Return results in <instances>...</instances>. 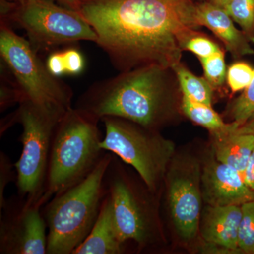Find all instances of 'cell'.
Here are the masks:
<instances>
[{
	"label": "cell",
	"mask_w": 254,
	"mask_h": 254,
	"mask_svg": "<svg viewBox=\"0 0 254 254\" xmlns=\"http://www.w3.org/2000/svg\"><path fill=\"white\" fill-rule=\"evenodd\" d=\"M65 7L80 12L81 11V0H57Z\"/></svg>",
	"instance_id": "f546056e"
},
{
	"label": "cell",
	"mask_w": 254,
	"mask_h": 254,
	"mask_svg": "<svg viewBox=\"0 0 254 254\" xmlns=\"http://www.w3.org/2000/svg\"><path fill=\"white\" fill-rule=\"evenodd\" d=\"M204 70L205 79L213 88L221 86L226 76L225 57L222 50L208 57L199 58Z\"/></svg>",
	"instance_id": "603a6c76"
},
{
	"label": "cell",
	"mask_w": 254,
	"mask_h": 254,
	"mask_svg": "<svg viewBox=\"0 0 254 254\" xmlns=\"http://www.w3.org/2000/svg\"><path fill=\"white\" fill-rule=\"evenodd\" d=\"M123 163L113 154L105 174V189L111 199L114 220L120 240L126 244L136 242L143 247L155 238L150 200V193L153 191L146 185L141 189L135 184Z\"/></svg>",
	"instance_id": "ba28073f"
},
{
	"label": "cell",
	"mask_w": 254,
	"mask_h": 254,
	"mask_svg": "<svg viewBox=\"0 0 254 254\" xmlns=\"http://www.w3.org/2000/svg\"><path fill=\"white\" fill-rule=\"evenodd\" d=\"M196 20L198 26H204L213 31L235 56L253 54L247 36L234 26L232 18L223 8L213 3L196 5Z\"/></svg>",
	"instance_id": "5bb4252c"
},
{
	"label": "cell",
	"mask_w": 254,
	"mask_h": 254,
	"mask_svg": "<svg viewBox=\"0 0 254 254\" xmlns=\"http://www.w3.org/2000/svg\"><path fill=\"white\" fill-rule=\"evenodd\" d=\"M46 64L50 72L57 77L63 75L76 76L84 69L83 55L75 48H68L50 53Z\"/></svg>",
	"instance_id": "d6986e66"
},
{
	"label": "cell",
	"mask_w": 254,
	"mask_h": 254,
	"mask_svg": "<svg viewBox=\"0 0 254 254\" xmlns=\"http://www.w3.org/2000/svg\"><path fill=\"white\" fill-rule=\"evenodd\" d=\"M14 1H17L18 3H23L28 1V0H14Z\"/></svg>",
	"instance_id": "1f68e13d"
},
{
	"label": "cell",
	"mask_w": 254,
	"mask_h": 254,
	"mask_svg": "<svg viewBox=\"0 0 254 254\" xmlns=\"http://www.w3.org/2000/svg\"><path fill=\"white\" fill-rule=\"evenodd\" d=\"M203 200L212 206L242 205L254 200V190L235 169L218 161L213 154L201 169Z\"/></svg>",
	"instance_id": "7c38bea8"
},
{
	"label": "cell",
	"mask_w": 254,
	"mask_h": 254,
	"mask_svg": "<svg viewBox=\"0 0 254 254\" xmlns=\"http://www.w3.org/2000/svg\"><path fill=\"white\" fill-rule=\"evenodd\" d=\"M182 109L190 120L205 127L211 133L232 131L240 126L236 122L230 124L224 123L211 105L198 103L185 95L182 98Z\"/></svg>",
	"instance_id": "e0dca14e"
},
{
	"label": "cell",
	"mask_w": 254,
	"mask_h": 254,
	"mask_svg": "<svg viewBox=\"0 0 254 254\" xmlns=\"http://www.w3.org/2000/svg\"><path fill=\"white\" fill-rule=\"evenodd\" d=\"M0 55L17 81L23 101L63 113L72 108L71 87L52 74L30 42L4 21L0 25Z\"/></svg>",
	"instance_id": "52a82bcc"
},
{
	"label": "cell",
	"mask_w": 254,
	"mask_h": 254,
	"mask_svg": "<svg viewBox=\"0 0 254 254\" xmlns=\"http://www.w3.org/2000/svg\"><path fill=\"white\" fill-rule=\"evenodd\" d=\"M100 148L130 165L150 190H158L173 159L175 144L155 132L118 117L107 116Z\"/></svg>",
	"instance_id": "8992f818"
},
{
	"label": "cell",
	"mask_w": 254,
	"mask_h": 254,
	"mask_svg": "<svg viewBox=\"0 0 254 254\" xmlns=\"http://www.w3.org/2000/svg\"><path fill=\"white\" fill-rule=\"evenodd\" d=\"M183 50L192 52L198 58H208L221 50L216 43L196 32L187 40Z\"/></svg>",
	"instance_id": "484cf974"
},
{
	"label": "cell",
	"mask_w": 254,
	"mask_h": 254,
	"mask_svg": "<svg viewBox=\"0 0 254 254\" xmlns=\"http://www.w3.org/2000/svg\"><path fill=\"white\" fill-rule=\"evenodd\" d=\"M81 1L97 44L122 72L148 64L173 69L198 26L192 0Z\"/></svg>",
	"instance_id": "6da1fadb"
},
{
	"label": "cell",
	"mask_w": 254,
	"mask_h": 254,
	"mask_svg": "<svg viewBox=\"0 0 254 254\" xmlns=\"http://www.w3.org/2000/svg\"><path fill=\"white\" fill-rule=\"evenodd\" d=\"M167 70L157 64L145 65L95 82L78 98L75 108L100 120L118 117L155 130L166 113Z\"/></svg>",
	"instance_id": "7a4b0ae2"
},
{
	"label": "cell",
	"mask_w": 254,
	"mask_h": 254,
	"mask_svg": "<svg viewBox=\"0 0 254 254\" xmlns=\"http://www.w3.org/2000/svg\"><path fill=\"white\" fill-rule=\"evenodd\" d=\"M224 9L254 39V0H232Z\"/></svg>",
	"instance_id": "7402d4cb"
},
{
	"label": "cell",
	"mask_w": 254,
	"mask_h": 254,
	"mask_svg": "<svg viewBox=\"0 0 254 254\" xmlns=\"http://www.w3.org/2000/svg\"><path fill=\"white\" fill-rule=\"evenodd\" d=\"M43 205L22 197L0 209V254H46L48 232Z\"/></svg>",
	"instance_id": "8fae6325"
},
{
	"label": "cell",
	"mask_w": 254,
	"mask_h": 254,
	"mask_svg": "<svg viewBox=\"0 0 254 254\" xmlns=\"http://www.w3.org/2000/svg\"><path fill=\"white\" fill-rule=\"evenodd\" d=\"M126 245L119 237L111 199L106 191L94 226L72 254H121L125 252Z\"/></svg>",
	"instance_id": "9a60e30c"
},
{
	"label": "cell",
	"mask_w": 254,
	"mask_h": 254,
	"mask_svg": "<svg viewBox=\"0 0 254 254\" xmlns=\"http://www.w3.org/2000/svg\"><path fill=\"white\" fill-rule=\"evenodd\" d=\"M0 111L4 112L13 105L22 103L23 97L14 74L1 59Z\"/></svg>",
	"instance_id": "ffe728a7"
},
{
	"label": "cell",
	"mask_w": 254,
	"mask_h": 254,
	"mask_svg": "<svg viewBox=\"0 0 254 254\" xmlns=\"http://www.w3.org/2000/svg\"><path fill=\"white\" fill-rule=\"evenodd\" d=\"M254 68L244 63L234 64L227 73V83L232 92H238L245 90L252 81Z\"/></svg>",
	"instance_id": "d4e9b609"
},
{
	"label": "cell",
	"mask_w": 254,
	"mask_h": 254,
	"mask_svg": "<svg viewBox=\"0 0 254 254\" xmlns=\"http://www.w3.org/2000/svg\"><path fill=\"white\" fill-rule=\"evenodd\" d=\"M243 178L246 185L254 190V149L249 159Z\"/></svg>",
	"instance_id": "83f0119b"
},
{
	"label": "cell",
	"mask_w": 254,
	"mask_h": 254,
	"mask_svg": "<svg viewBox=\"0 0 254 254\" xmlns=\"http://www.w3.org/2000/svg\"><path fill=\"white\" fill-rule=\"evenodd\" d=\"M211 1L213 4L217 5V6H220V7L223 8L224 9V7H225L229 2H230L232 0H211Z\"/></svg>",
	"instance_id": "4dcf8cb0"
},
{
	"label": "cell",
	"mask_w": 254,
	"mask_h": 254,
	"mask_svg": "<svg viewBox=\"0 0 254 254\" xmlns=\"http://www.w3.org/2000/svg\"><path fill=\"white\" fill-rule=\"evenodd\" d=\"M242 205L212 206L207 205L200 216L199 231L207 244L226 249L231 253L240 252L238 234Z\"/></svg>",
	"instance_id": "4fadbf2b"
},
{
	"label": "cell",
	"mask_w": 254,
	"mask_h": 254,
	"mask_svg": "<svg viewBox=\"0 0 254 254\" xmlns=\"http://www.w3.org/2000/svg\"><path fill=\"white\" fill-rule=\"evenodd\" d=\"M235 130L212 133L213 154L218 161L235 169L243 177L254 149V136L237 133Z\"/></svg>",
	"instance_id": "2e32d148"
},
{
	"label": "cell",
	"mask_w": 254,
	"mask_h": 254,
	"mask_svg": "<svg viewBox=\"0 0 254 254\" xmlns=\"http://www.w3.org/2000/svg\"><path fill=\"white\" fill-rule=\"evenodd\" d=\"M14 163L2 150L0 151V209L4 206L6 199L5 198V190L11 182L16 180V171Z\"/></svg>",
	"instance_id": "4316f807"
},
{
	"label": "cell",
	"mask_w": 254,
	"mask_h": 254,
	"mask_svg": "<svg viewBox=\"0 0 254 254\" xmlns=\"http://www.w3.org/2000/svg\"><path fill=\"white\" fill-rule=\"evenodd\" d=\"M242 210L238 248L241 253L254 254V200L242 205Z\"/></svg>",
	"instance_id": "44dd1931"
},
{
	"label": "cell",
	"mask_w": 254,
	"mask_h": 254,
	"mask_svg": "<svg viewBox=\"0 0 254 254\" xmlns=\"http://www.w3.org/2000/svg\"><path fill=\"white\" fill-rule=\"evenodd\" d=\"M66 113L46 109L26 100L1 120L0 125L1 136L16 124L22 126V134L19 137L22 152L14 163L18 195L31 201L39 202L43 206L42 199L46 190L55 128Z\"/></svg>",
	"instance_id": "5b68a950"
},
{
	"label": "cell",
	"mask_w": 254,
	"mask_h": 254,
	"mask_svg": "<svg viewBox=\"0 0 254 254\" xmlns=\"http://www.w3.org/2000/svg\"><path fill=\"white\" fill-rule=\"evenodd\" d=\"M100 121L73 107L60 120L50 151L42 199L44 205L55 195L84 180L106 153L100 148L103 136L98 127Z\"/></svg>",
	"instance_id": "277c9868"
},
{
	"label": "cell",
	"mask_w": 254,
	"mask_h": 254,
	"mask_svg": "<svg viewBox=\"0 0 254 254\" xmlns=\"http://www.w3.org/2000/svg\"><path fill=\"white\" fill-rule=\"evenodd\" d=\"M113 156L106 152L88 177L55 195L43 206L47 254H72L88 236L106 195L105 174Z\"/></svg>",
	"instance_id": "3957f363"
},
{
	"label": "cell",
	"mask_w": 254,
	"mask_h": 254,
	"mask_svg": "<svg viewBox=\"0 0 254 254\" xmlns=\"http://www.w3.org/2000/svg\"><path fill=\"white\" fill-rule=\"evenodd\" d=\"M10 19L26 31L36 52L78 41H98L96 33L81 13L51 0L18 3Z\"/></svg>",
	"instance_id": "9c48e42d"
},
{
	"label": "cell",
	"mask_w": 254,
	"mask_h": 254,
	"mask_svg": "<svg viewBox=\"0 0 254 254\" xmlns=\"http://www.w3.org/2000/svg\"><path fill=\"white\" fill-rule=\"evenodd\" d=\"M235 131L237 133L251 134L254 136V115L248 121L239 127Z\"/></svg>",
	"instance_id": "f1b7e54d"
},
{
	"label": "cell",
	"mask_w": 254,
	"mask_h": 254,
	"mask_svg": "<svg viewBox=\"0 0 254 254\" xmlns=\"http://www.w3.org/2000/svg\"><path fill=\"white\" fill-rule=\"evenodd\" d=\"M167 197L170 216L177 235L185 242L194 240L199 232L202 213L201 167L190 156L177 158L169 165Z\"/></svg>",
	"instance_id": "30bf717a"
},
{
	"label": "cell",
	"mask_w": 254,
	"mask_h": 254,
	"mask_svg": "<svg viewBox=\"0 0 254 254\" xmlns=\"http://www.w3.org/2000/svg\"><path fill=\"white\" fill-rule=\"evenodd\" d=\"M173 69L180 82L183 95L198 103L211 105L213 87L206 79L197 77L180 63Z\"/></svg>",
	"instance_id": "ac0fdd59"
},
{
	"label": "cell",
	"mask_w": 254,
	"mask_h": 254,
	"mask_svg": "<svg viewBox=\"0 0 254 254\" xmlns=\"http://www.w3.org/2000/svg\"><path fill=\"white\" fill-rule=\"evenodd\" d=\"M232 115L234 120L240 126L248 121L254 115V73L250 86L244 90L232 107Z\"/></svg>",
	"instance_id": "cb8c5ba5"
}]
</instances>
